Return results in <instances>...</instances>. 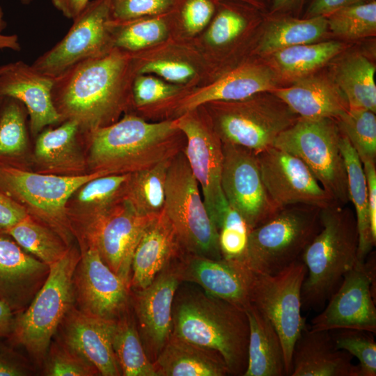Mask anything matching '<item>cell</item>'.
I'll use <instances>...</instances> for the list:
<instances>
[{"label": "cell", "mask_w": 376, "mask_h": 376, "mask_svg": "<svg viewBox=\"0 0 376 376\" xmlns=\"http://www.w3.org/2000/svg\"><path fill=\"white\" fill-rule=\"evenodd\" d=\"M54 7L65 17L74 19L86 7L90 0H51Z\"/></svg>", "instance_id": "obj_55"}, {"label": "cell", "mask_w": 376, "mask_h": 376, "mask_svg": "<svg viewBox=\"0 0 376 376\" xmlns=\"http://www.w3.org/2000/svg\"><path fill=\"white\" fill-rule=\"evenodd\" d=\"M29 215L19 203L0 191V231L6 233Z\"/></svg>", "instance_id": "obj_51"}, {"label": "cell", "mask_w": 376, "mask_h": 376, "mask_svg": "<svg viewBox=\"0 0 376 376\" xmlns=\"http://www.w3.org/2000/svg\"><path fill=\"white\" fill-rule=\"evenodd\" d=\"M53 84L54 79L23 61L0 66V97L14 98L25 106L33 135L48 125L63 122L52 100Z\"/></svg>", "instance_id": "obj_22"}, {"label": "cell", "mask_w": 376, "mask_h": 376, "mask_svg": "<svg viewBox=\"0 0 376 376\" xmlns=\"http://www.w3.org/2000/svg\"><path fill=\"white\" fill-rule=\"evenodd\" d=\"M49 265L0 231V301L15 314L23 311L43 285Z\"/></svg>", "instance_id": "obj_23"}, {"label": "cell", "mask_w": 376, "mask_h": 376, "mask_svg": "<svg viewBox=\"0 0 376 376\" xmlns=\"http://www.w3.org/2000/svg\"><path fill=\"white\" fill-rule=\"evenodd\" d=\"M178 91V88L155 77L140 74L134 80L132 102L137 108L143 109L173 97Z\"/></svg>", "instance_id": "obj_48"}, {"label": "cell", "mask_w": 376, "mask_h": 376, "mask_svg": "<svg viewBox=\"0 0 376 376\" xmlns=\"http://www.w3.org/2000/svg\"><path fill=\"white\" fill-rule=\"evenodd\" d=\"M104 171L76 175L42 174L0 162V191L22 205L30 216L57 233L70 246L75 235L67 205L73 194Z\"/></svg>", "instance_id": "obj_7"}, {"label": "cell", "mask_w": 376, "mask_h": 376, "mask_svg": "<svg viewBox=\"0 0 376 376\" xmlns=\"http://www.w3.org/2000/svg\"><path fill=\"white\" fill-rule=\"evenodd\" d=\"M219 0H175L184 28L196 33L206 26L213 18Z\"/></svg>", "instance_id": "obj_49"}, {"label": "cell", "mask_w": 376, "mask_h": 376, "mask_svg": "<svg viewBox=\"0 0 376 376\" xmlns=\"http://www.w3.org/2000/svg\"><path fill=\"white\" fill-rule=\"evenodd\" d=\"M368 188L372 235L376 240V166L373 161L362 162Z\"/></svg>", "instance_id": "obj_53"}, {"label": "cell", "mask_w": 376, "mask_h": 376, "mask_svg": "<svg viewBox=\"0 0 376 376\" xmlns=\"http://www.w3.org/2000/svg\"><path fill=\"white\" fill-rule=\"evenodd\" d=\"M326 17L328 28L339 36L358 39L373 36L376 32V1L345 6Z\"/></svg>", "instance_id": "obj_43"}, {"label": "cell", "mask_w": 376, "mask_h": 376, "mask_svg": "<svg viewBox=\"0 0 376 376\" xmlns=\"http://www.w3.org/2000/svg\"><path fill=\"white\" fill-rule=\"evenodd\" d=\"M156 216L138 213L123 199L101 217L81 245L93 244L104 263L130 288L134 251Z\"/></svg>", "instance_id": "obj_18"}, {"label": "cell", "mask_w": 376, "mask_h": 376, "mask_svg": "<svg viewBox=\"0 0 376 376\" xmlns=\"http://www.w3.org/2000/svg\"><path fill=\"white\" fill-rule=\"evenodd\" d=\"M138 73L156 74L174 83H185L195 75V69L187 63L174 60H155L147 62L138 69Z\"/></svg>", "instance_id": "obj_50"}, {"label": "cell", "mask_w": 376, "mask_h": 376, "mask_svg": "<svg viewBox=\"0 0 376 376\" xmlns=\"http://www.w3.org/2000/svg\"><path fill=\"white\" fill-rule=\"evenodd\" d=\"M83 134L89 141L91 171L107 174L132 173L151 167L174 157L186 143L175 120L148 123L132 114Z\"/></svg>", "instance_id": "obj_3"}, {"label": "cell", "mask_w": 376, "mask_h": 376, "mask_svg": "<svg viewBox=\"0 0 376 376\" xmlns=\"http://www.w3.org/2000/svg\"><path fill=\"white\" fill-rule=\"evenodd\" d=\"M23 105L14 98L3 97L0 109V162L19 157L27 148Z\"/></svg>", "instance_id": "obj_40"}, {"label": "cell", "mask_w": 376, "mask_h": 376, "mask_svg": "<svg viewBox=\"0 0 376 376\" xmlns=\"http://www.w3.org/2000/svg\"><path fill=\"white\" fill-rule=\"evenodd\" d=\"M48 376H93L98 371L59 340L51 343L45 359Z\"/></svg>", "instance_id": "obj_46"}, {"label": "cell", "mask_w": 376, "mask_h": 376, "mask_svg": "<svg viewBox=\"0 0 376 376\" xmlns=\"http://www.w3.org/2000/svg\"><path fill=\"white\" fill-rule=\"evenodd\" d=\"M290 376H361L352 356L336 347L327 330L306 328L297 338L292 356Z\"/></svg>", "instance_id": "obj_26"}, {"label": "cell", "mask_w": 376, "mask_h": 376, "mask_svg": "<svg viewBox=\"0 0 376 376\" xmlns=\"http://www.w3.org/2000/svg\"><path fill=\"white\" fill-rule=\"evenodd\" d=\"M330 331L337 348L358 359L361 376L376 375V343L373 333L352 329Z\"/></svg>", "instance_id": "obj_44"}, {"label": "cell", "mask_w": 376, "mask_h": 376, "mask_svg": "<svg viewBox=\"0 0 376 376\" xmlns=\"http://www.w3.org/2000/svg\"><path fill=\"white\" fill-rule=\"evenodd\" d=\"M340 145L347 171L350 201L354 208L358 230L357 257L359 260L364 261L376 244L371 231L366 175L357 152L343 133Z\"/></svg>", "instance_id": "obj_32"}, {"label": "cell", "mask_w": 376, "mask_h": 376, "mask_svg": "<svg viewBox=\"0 0 376 376\" xmlns=\"http://www.w3.org/2000/svg\"><path fill=\"white\" fill-rule=\"evenodd\" d=\"M361 162H376L375 113L366 109H349L336 120Z\"/></svg>", "instance_id": "obj_41"}, {"label": "cell", "mask_w": 376, "mask_h": 376, "mask_svg": "<svg viewBox=\"0 0 376 376\" xmlns=\"http://www.w3.org/2000/svg\"><path fill=\"white\" fill-rule=\"evenodd\" d=\"M30 374V368L18 353L0 343V376H24Z\"/></svg>", "instance_id": "obj_52"}, {"label": "cell", "mask_w": 376, "mask_h": 376, "mask_svg": "<svg viewBox=\"0 0 376 376\" xmlns=\"http://www.w3.org/2000/svg\"><path fill=\"white\" fill-rule=\"evenodd\" d=\"M321 207L294 204L280 208L250 230L247 246L238 259L248 269L274 274L301 256L321 228Z\"/></svg>", "instance_id": "obj_6"}, {"label": "cell", "mask_w": 376, "mask_h": 376, "mask_svg": "<svg viewBox=\"0 0 376 376\" xmlns=\"http://www.w3.org/2000/svg\"><path fill=\"white\" fill-rule=\"evenodd\" d=\"M129 52L112 47L54 79L52 100L63 122L77 121L84 133L117 121L132 100Z\"/></svg>", "instance_id": "obj_1"}, {"label": "cell", "mask_w": 376, "mask_h": 376, "mask_svg": "<svg viewBox=\"0 0 376 376\" xmlns=\"http://www.w3.org/2000/svg\"><path fill=\"white\" fill-rule=\"evenodd\" d=\"M6 233L24 250L48 265L62 258L70 247L57 233L30 215Z\"/></svg>", "instance_id": "obj_38"}, {"label": "cell", "mask_w": 376, "mask_h": 376, "mask_svg": "<svg viewBox=\"0 0 376 376\" xmlns=\"http://www.w3.org/2000/svg\"><path fill=\"white\" fill-rule=\"evenodd\" d=\"M164 14L125 21L111 19L113 47L136 52L162 41L167 30Z\"/></svg>", "instance_id": "obj_39"}, {"label": "cell", "mask_w": 376, "mask_h": 376, "mask_svg": "<svg viewBox=\"0 0 376 376\" xmlns=\"http://www.w3.org/2000/svg\"><path fill=\"white\" fill-rule=\"evenodd\" d=\"M175 124L185 135L183 152L201 189L203 200L217 230L228 204L221 185L222 143L207 118L203 121L195 111L182 113Z\"/></svg>", "instance_id": "obj_14"}, {"label": "cell", "mask_w": 376, "mask_h": 376, "mask_svg": "<svg viewBox=\"0 0 376 376\" xmlns=\"http://www.w3.org/2000/svg\"><path fill=\"white\" fill-rule=\"evenodd\" d=\"M175 263L181 282L196 284L207 294L244 310L250 305L246 268L239 260H217L183 252Z\"/></svg>", "instance_id": "obj_21"}, {"label": "cell", "mask_w": 376, "mask_h": 376, "mask_svg": "<svg viewBox=\"0 0 376 376\" xmlns=\"http://www.w3.org/2000/svg\"><path fill=\"white\" fill-rule=\"evenodd\" d=\"M222 258L238 260L245 252L250 229L242 217L228 205L217 226Z\"/></svg>", "instance_id": "obj_45"}, {"label": "cell", "mask_w": 376, "mask_h": 376, "mask_svg": "<svg viewBox=\"0 0 376 376\" xmlns=\"http://www.w3.org/2000/svg\"><path fill=\"white\" fill-rule=\"evenodd\" d=\"M343 49L336 41L299 45L274 52L272 58L283 75L299 79L322 67Z\"/></svg>", "instance_id": "obj_37"}, {"label": "cell", "mask_w": 376, "mask_h": 376, "mask_svg": "<svg viewBox=\"0 0 376 376\" xmlns=\"http://www.w3.org/2000/svg\"><path fill=\"white\" fill-rule=\"evenodd\" d=\"M164 211L183 252L217 260L223 258L218 231L183 151L172 158L168 169Z\"/></svg>", "instance_id": "obj_9"}, {"label": "cell", "mask_w": 376, "mask_h": 376, "mask_svg": "<svg viewBox=\"0 0 376 376\" xmlns=\"http://www.w3.org/2000/svg\"><path fill=\"white\" fill-rule=\"evenodd\" d=\"M257 157L266 190L279 208L294 204L324 208L338 203L297 156L271 146Z\"/></svg>", "instance_id": "obj_17"}, {"label": "cell", "mask_w": 376, "mask_h": 376, "mask_svg": "<svg viewBox=\"0 0 376 376\" xmlns=\"http://www.w3.org/2000/svg\"><path fill=\"white\" fill-rule=\"evenodd\" d=\"M327 29L325 16L273 18L266 26L260 50L263 54H271L285 47L313 43L321 39Z\"/></svg>", "instance_id": "obj_35"}, {"label": "cell", "mask_w": 376, "mask_h": 376, "mask_svg": "<svg viewBox=\"0 0 376 376\" xmlns=\"http://www.w3.org/2000/svg\"><path fill=\"white\" fill-rule=\"evenodd\" d=\"M221 185L227 203L244 219L250 230L272 217L279 208L263 183L257 154L222 143Z\"/></svg>", "instance_id": "obj_15"}, {"label": "cell", "mask_w": 376, "mask_h": 376, "mask_svg": "<svg viewBox=\"0 0 376 376\" xmlns=\"http://www.w3.org/2000/svg\"><path fill=\"white\" fill-rule=\"evenodd\" d=\"M171 159L131 173L124 200L142 215H157L164 207L165 185Z\"/></svg>", "instance_id": "obj_36"}, {"label": "cell", "mask_w": 376, "mask_h": 376, "mask_svg": "<svg viewBox=\"0 0 376 376\" xmlns=\"http://www.w3.org/2000/svg\"><path fill=\"white\" fill-rule=\"evenodd\" d=\"M231 102H212L208 119L222 143L256 154L273 146L277 136L299 116L270 92Z\"/></svg>", "instance_id": "obj_8"}, {"label": "cell", "mask_w": 376, "mask_h": 376, "mask_svg": "<svg viewBox=\"0 0 376 376\" xmlns=\"http://www.w3.org/2000/svg\"><path fill=\"white\" fill-rule=\"evenodd\" d=\"M22 1L24 3H28L31 1V0H22Z\"/></svg>", "instance_id": "obj_61"}, {"label": "cell", "mask_w": 376, "mask_h": 376, "mask_svg": "<svg viewBox=\"0 0 376 376\" xmlns=\"http://www.w3.org/2000/svg\"><path fill=\"white\" fill-rule=\"evenodd\" d=\"M6 27V22L4 20L3 10L0 6V50L9 49L13 51H19L21 46L17 36L5 35L2 33L3 30Z\"/></svg>", "instance_id": "obj_56"}, {"label": "cell", "mask_w": 376, "mask_h": 376, "mask_svg": "<svg viewBox=\"0 0 376 376\" xmlns=\"http://www.w3.org/2000/svg\"><path fill=\"white\" fill-rule=\"evenodd\" d=\"M375 65L366 57L355 54L344 60L336 72V85L349 109L376 112Z\"/></svg>", "instance_id": "obj_34"}, {"label": "cell", "mask_w": 376, "mask_h": 376, "mask_svg": "<svg viewBox=\"0 0 376 376\" xmlns=\"http://www.w3.org/2000/svg\"><path fill=\"white\" fill-rule=\"evenodd\" d=\"M341 137L335 119L299 117L277 136L273 146L301 159L336 203L348 205L350 201Z\"/></svg>", "instance_id": "obj_10"}, {"label": "cell", "mask_w": 376, "mask_h": 376, "mask_svg": "<svg viewBox=\"0 0 376 376\" xmlns=\"http://www.w3.org/2000/svg\"><path fill=\"white\" fill-rule=\"evenodd\" d=\"M369 1L371 0H313L308 8L306 17L320 15L326 17L341 8Z\"/></svg>", "instance_id": "obj_54"}, {"label": "cell", "mask_w": 376, "mask_h": 376, "mask_svg": "<svg viewBox=\"0 0 376 376\" xmlns=\"http://www.w3.org/2000/svg\"><path fill=\"white\" fill-rule=\"evenodd\" d=\"M375 253L358 260L329 297L327 307L311 321V329H352L376 333Z\"/></svg>", "instance_id": "obj_13"}, {"label": "cell", "mask_w": 376, "mask_h": 376, "mask_svg": "<svg viewBox=\"0 0 376 376\" xmlns=\"http://www.w3.org/2000/svg\"><path fill=\"white\" fill-rule=\"evenodd\" d=\"M175 0H109L111 17L116 21L154 16L172 10Z\"/></svg>", "instance_id": "obj_47"}, {"label": "cell", "mask_w": 376, "mask_h": 376, "mask_svg": "<svg viewBox=\"0 0 376 376\" xmlns=\"http://www.w3.org/2000/svg\"><path fill=\"white\" fill-rule=\"evenodd\" d=\"M113 350L123 376H157L139 333L134 313L129 308L115 321Z\"/></svg>", "instance_id": "obj_33"}, {"label": "cell", "mask_w": 376, "mask_h": 376, "mask_svg": "<svg viewBox=\"0 0 376 376\" xmlns=\"http://www.w3.org/2000/svg\"><path fill=\"white\" fill-rule=\"evenodd\" d=\"M3 97H0V109H1V104H2V102H3Z\"/></svg>", "instance_id": "obj_60"}, {"label": "cell", "mask_w": 376, "mask_h": 376, "mask_svg": "<svg viewBox=\"0 0 376 376\" xmlns=\"http://www.w3.org/2000/svg\"><path fill=\"white\" fill-rule=\"evenodd\" d=\"M172 322V336L217 352L230 375H244L249 335L244 309L180 284L173 300Z\"/></svg>", "instance_id": "obj_2"}, {"label": "cell", "mask_w": 376, "mask_h": 376, "mask_svg": "<svg viewBox=\"0 0 376 376\" xmlns=\"http://www.w3.org/2000/svg\"><path fill=\"white\" fill-rule=\"evenodd\" d=\"M288 88L269 92L282 100L299 118L338 119L349 109L347 100L337 87L325 78L304 77Z\"/></svg>", "instance_id": "obj_28"}, {"label": "cell", "mask_w": 376, "mask_h": 376, "mask_svg": "<svg viewBox=\"0 0 376 376\" xmlns=\"http://www.w3.org/2000/svg\"><path fill=\"white\" fill-rule=\"evenodd\" d=\"M246 268L250 303L276 330L283 345L286 375L290 376L295 344L308 327L305 318L301 315V288L306 276V267L300 259L274 274Z\"/></svg>", "instance_id": "obj_11"}, {"label": "cell", "mask_w": 376, "mask_h": 376, "mask_svg": "<svg viewBox=\"0 0 376 376\" xmlns=\"http://www.w3.org/2000/svg\"><path fill=\"white\" fill-rule=\"evenodd\" d=\"M115 321L87 314L73 306L58 329V340L100 375L119 376L121 372L111 343Z\"/></svg>", "instance_id": "obj_20"}, {"label": "cell", "mask_w": 376, "mask_h": 376, "mask_svg": "<svg viewBox=\"0 0 376 376\" xmlns=\"http://www.w3.org/2000/svg\"><path fill=\"white\" fill-rule=\"evenodd\" d=\"M249 5L258 10H264L270 6L272 0H228Z\"/></svg>", "instance_id": "obj_59"}, {"label": "cell", "mask_w": 376, "mask_h": 376, "mask_svg": "<svg viewBox=\"0 0 376 376\" xmlns=\"http://www.w3.org/2000/svg\"><path fill=\"white\" fill-rule=\"evenodd\" d=\"M237 2L219 1L206 36L211 45L220 46L231 42L246 29L249 19L256 15L258 9Z\"/></svg>", "instance_id": "obj_42"}, {"label": "cell", "mask_w": 376, "mask_h": 376, "mask_svg": "<svg viewBox=\"0 0 376 376\" xmlns=\"http://www.w3.org/2000/svg\"><path fill=\"white\" fill-rule=\"evenodd\" d=\"M79 133V124L73 120L42 130L36 141L35 160L45 170L65 175L83 174L86 162L77 143Z\"/></svg>", "instance_id": "obj_31"}, {"label": "cell", "mask_w": 376, "mask_h": 376, "mask_svg": "<svg viewBox=\"0 0 376 376\" xmlns=\"http://www.w3.org/2000/svg\"><path fill=\"white\" fill-rule=\"evenodd\" d=\"M277 77L269 67L244 66L223 76L179 100L175 111L179 116L212 102H231L249 98L275 88Z\"/></svg>", "instance_id": "obj_27"}, {"label": "cell", "mask_w": 376, "mask_h": 376, "mask_svg": "<svg viewBox=\"0 0 376 376\" xmlns=\"http://www.w3.org/2000/svg\"><path fill=\"white\" fill-rule=\"evenodd\" d=\"M153 363L157 376L230 375L219 353L172 335Z\"/></svg>", "instance_id": "obj_29"}, {"label": "cell", "mask_w": 376, "mask_h": 376, "mask_svg": "<svg viewBox=\"0 0 376 376\" xmlns=\"http://www.w3.org/2000/svg\"><path fill=\"white\" fill-rule=\"evenodd\" d=\"M245 311L249 335L247 366L243 376H287L283 345L276 330L251 304Z\"/></svg>", "instance_id": "obj_30"}, {"label": "cell", "mask_w": 376, "mask_h": 376, "mask_svg": "<svg viewBox=\"0 0 376 376\" xmlns=\"http://www.w3.org/2000/svg\"><path fill=\"white\" fill-rule=\"evenodd\" d=\"M73 275L75 303L87 314L116 320L130 307V288L102 260L96 247L81 245Z\"/></svg>", "instance_id": "obj_16"}, {"label": "cell", "mask_w": 376, "mask_h": 376, "mask_svg": "<svg viewBox=\"0 0 376 376\" xmlns=\"http://www.w3.org/2000/svg\"><path fill=\"white\" fill-rule=\"evenodd\" d=\"M15 318L14 312L0 301V337H9Z\"/></svg>", "instance_id": "obj_58"}, {"label": "cell", "mask_w": 376, "mask_h": 376, "mask_svg": "<svg viewBox=\"0 0 376 376\" xmlns=\"http://www.w3.org/2000/svg\"><path fill=\"white\" fill-rule=\"evenodd\" d=\"M183 251L175 230L163 211L149 224L134 251L130 277V291L141 290Z\"/></svg>", "instance_id": "obj_25"}, {"label": "cell", "mask_w": 376, "mask_h": 376, "mask_svg": "<svg viewBox=\"0 0 376 376\" xmlns=\"http://www.w3.org/2000/svg\"><path fill=\"white\" fill-rule=\"evenodd\" d=\"M175 260L143 289L130 291L136 324L146 352L154 363L172 334V310L181 283Z\"/></svg>", "instance_id": "obj_19"}, {"label": "cell", "mask_w": 376, "mask_h": 376, "mask_svg": "<svg viewBox=\"0 0 376 376\" xmlns=\"http://www.w3.org/2000/svg\"><path fill=\"white\" fill-rule=\"evenodd\" d=\"M73 20L65 36L31 65L54 79L75 64L113 47L109 0H93Z\"/></svg>", "instance_id": "obj_12"}, {"label": "cell", "mask_w": 376, "mask_h": 376, "mask_svg": "<svg viewBox=\"0 0 376 376\" xmlns=\"http://www.w3.org/2000/svg\"><path fill=\"white\" fill-rule=\"evenodd\" d=\"M131 173L108 174L93 178L70 197L68 214L75 235L84 242L97 222L125 195Z\"/></svg>", "instance_id": "obj_24"}, {"label": "cell", "mask_w": 376, "mask_h": 376, "mask_svg": "<svg viewBox=\"0 0 376 376\" xmlns=\"http://www.w3.org/2000/svg\"><path fill=\"white\" fill-rule=\"evenodd\" d=\"M81 253L70 247L65 256L49 265V274L29 305L15 314L9 336L35 360H45L52 339L75 304L73 275Z\"/></svg>", "instance_id": "obj_5"}, {"label": "cell", "mask_w": 376, "mask_h": 376, "mask_svg": "<svg viewBox=\"0 0 376 376\" xmlns=\"http://www.w3.org/2000/svg\"><path fill=\"white\" fill-rule=\"evenodd\" d=\"M321 228L301 256L306 267L301 288L306 308H320L359 260L358 230L354 211L347 205L322 208Z\"/></svg>", "instance_id": "obj_4"}, {"label": "cell", "mask_w": 376, "mask_h": 376, "mask_svg": "<svg viewBox=\"0 0 376 376\" xmlns=\"http://www.w3.org/2000/svg\"><path fill=\"white\" fill-rule=\"evenodd\" d=\"M304 0H272L269 6L271 15H281L296 11L302 6Z\"/></svg>", "instance_id": "obj_57"}]
</instances>
